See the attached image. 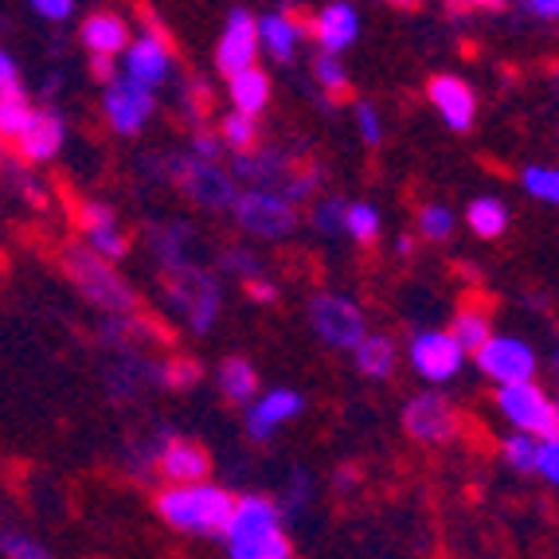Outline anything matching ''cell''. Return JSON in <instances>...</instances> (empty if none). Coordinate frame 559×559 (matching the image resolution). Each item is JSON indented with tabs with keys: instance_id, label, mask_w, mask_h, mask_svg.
Listing matches in <instances>:
<instances>
[{
	"instance_id": "1",
	"label": "cell",
	"mask_w": 559,
	"mask_h": 559,
	"mask_svg": "<svg viewBox=\"0 0 559 559\" xmlns=\"http://www.w3.org/2000/svg\"><path fill=\"white\" fill-rule=\"evenodd\" d=\"M141 177L165 180L204 215H227L239 197V180L224 160H200L192 153H150L138 165Z\"/></svg>"
},
{
	"instance_id": "2",
	"label": "cell",
	"mask_w": 559,
	"mask_h": 559,
	"mask_svg": "<svg viewBox=\"0 0 559 559\" xmlns=\"http://www.w3.org/2000/svg\"><path fill=\"white\" fill-rule=\"evenodd\" d=\"M235 509V493L219 481H188V485H160L153 493V513L180 536H200V540H219L227 516Z\"/></svg>"
},
{
	"instance_id": "3",
	"label": "cell",
	"mask_w": 559,
	"mask_h": 559,
	"mask_svg": "<svg viewBox=\"0 0 559 559\" xmlns=\"http://www.w3.org/2000/svg\"><path fill=\"white\" fill-rule=\"evenodd\" d=\"M59 262H63L71 286L79 289V298H83L98 318H130V313H141L138 289L118 271V262L98 259L83 242H67Z\"/></svg>"
},
{
	"instance_id": "4",
	"label": "cell",
	"mask_w": 559,
	"mask_h": 559,
	"mask_svg": "<svg viewBox=\"0 0 559 559\" xmlns=\"http://www.w3.org/2000/svg\"><path fill=\"white\" fill-rule=\"evenodd\" d=\"M160 309L192 336H207L224 313V282L204 262L177 274H160Z\"/></svg>"
},
{
	"instance_id": "5",
	"label": "cell",
	"mask_w": 559,
	"mask_h": 559,
	"mask_svg": "<svg viewBox=\"0 0 559 559\" xmlns=\"http://www.w3.org/2000/svg\"><path fill=\"white\" fill-rule=\"evenodd\" d=\"M227 215L254 242H286L301 227V207L289 204L274 188H239V197H235Z\"/></svg>"
},
{
	"instance_id": "6",
	"label": "cell",
	"mask_w": 559,
	"mask_h": 559,
	"mask_svg": "<svg viewBox=\"0 0 559 559\" xmlns=\"http://www.w3.org/2000/svg\"><path fill=\"white\" fill-rule=\"evenodd\" d=\"M493 407L504 423L532 439H559V400L540 380L501 383L493 388Z\"/></svg>"
},
{
	"instance_id": "7",
	"label": "cell",
	"mask_w": 559,
	"mask_h": 559,
	"mask_svg": "<svg viewBox=\"0 0 559 559\" xmlns=\"http://www.w3.org/2000/svg\"><path fill=\"white\" fill-rule=\"evenodd\" d=\"M309 329L333 353H353L368 336V313L360 301L341 294V289H318L309 298Z\"/></svg>"
},
{
	"instance_id": "8",
	"label": "cell",
	"mask_w": 559,
	"mask_h": 559,
	"mask_svg": "<svg viewBox=\"0 0 559 559\" xmlns=\"http://www.w3.org/2000/svg\"><path fill=\"white\" fill-rule=\"evenodd\" d=\"M145 251H150L153 266L160 274H177L185 266H200V251H204V231L185 215H168V219H153L141 231Z\"/></svg>"
},
{
	"instance_id": "9",
	"label": "cell",
	"mask_w": 559,
	"mask_h": 559,
	"mask_svg": "<svg viewBox=\"0 0 559 559\" xmlns=\"http://www.w3.org/2000/svg\"><path fill=\"white\" fill-rule=\"evenodd\" d=\"M403 430H407L411 442L419 447H450V442L462 435V411L439 392V388H427V392L411 395L403 403L400 415Z\"/></svg>"
},
{
	"instance_id": "10",
	"label": "cell",
	"mask_w": 559,
	"mask_h": 559,
	"mask_svg": "<svg viewBox=\"0 0 559 559\" xmlns=\"http://www.w3.org/2000/svg\"><path fill=\"white\" fill-rule=\"evenodd\" d=\"M118 75L157 94H160V86L173 83V75H177V51H173V44L165 39V32L160 28L133 32L130 47L118 56Z\"/></svg>"
},
{
	"instance_id": "11",
	"label": "cell",
	"mask_w": 559,
	"mask_h": 559,
	"mask_svg": "<svg viewBox=\"0 0 559 559\" xmlns=\"http://www.w3.org/2000/svg\"><path fill=\"white\" fill-rule=\"evenodd\" d=\"M466 360L469 356L462 353V345H457L447 329H419V333H411V341H407L411 372L419 376L423 383H430V388L454 383L457 376H462V368H466Z\"/></svg>"
},
{
	"instance_id": "12",
	"label": "cell",
	"mask_w": 559,
	"mask_h": 559,
	"mask_svg": "<svg viewBox=\"0 0 559 559\" xmlns=\"http://www.w3.org/2000/svg\"><path fill=\"white\" fill-rule=\"evenodd\" d=\"M474 364L485 380L493 383V388H501V383L536 380V372H540V353H536L532 341H524V336H516V333H493L474 353Z\"/></svg>"
},
{
	"instance_id": "13",
	"label": "cell",
	"mask_w": 559,
	"mask_h": 559,
	"mask_svg": "<svg viewBox=\"0 0 559 559\" xmlns=\"http://www.w3.org/2000/svg\"><path fill=\"white\" fill-rule=\"evenodd\" d=\"M103 118L118 138H138V133L150 130V121L157 118L160 98L157 91H145V86L130 83V79L114 75L110 83H103Z\"/></svg>"
},
{
	"instance_id": "14",
	"label": "cell",
	"mask_w": 559,
	"mask_h": 559,
	"mask_svg": "<svg viewBox=\"0 0 559 559\" xmlns=\"http://www.w3.org/2000/svg\"><path fill=\"white\" fill-rule=\"evenodd\" d=\"M301 415H306V395L298 388H271V392H259L242 407V430L254 447H271L274 435Z\"/></svg>"
},
{
	"instance_id": "15",
	"label": "cell",
	"mask_w": 559,
	"mask_h": 559,
	"mask_svg": "<svg viewBox=\"0 0 559 559\" xmlns=\"http://www.w3.org/2000/svg\"><path fill=\"white\" fill-rule=\"evenodd\" d=\"M79 235H83L79 242L91 247V251L106 262L130 259V251H133V235L121 224L118 207H110L106 200H86V204H79Z\"/></svg>"
},
{
	"instance_id": "16",
	"label": "cell",
	"mask_w": 559,
	"mask_h": 559,
	"mask_svg": "<svg viewBox=\"0 0 559 559\" xmlns=\"http://www.w3.org/2000/svg\"><path fill=\"white\" fill-rule=\"evenodd\" d=\"M67 138H71V130H67V114L51 103H39L36 118L28 121V130L20 133V141H16V157L32 168L51 165V160L63 157Z\"/></svg>"
},
{
	"instance_id": "17",
	"label": "cell",
	"mask_w": 559,
	"mask_h": 559,
	"mask_svg": "<svg viewBox=\"0 0 559 559\" xmlns=\"http://www.w3.org/2000/svg\"><path fill=\"white\" fill-rule=\"evenodd\" d=\"M153 477H160L165 485L207 481V477H212V454H207L197 439H185V435H160L157 457H153Z\"/></svg>"
},
{
	"instance_id": "18",
	"label": "cell",
	"mask_w": 559,
	"mask_h": 559,
	"mask_svg": "<svg viewBox=\"0 0 559 559\" xmlns=\"http://www.w3.org/2000/svg\"><path fill=\"white\" fill-rule=\"evenodd\" d=\"M254 63H259V24H254V12L231 9L224 16L219 39H215V71L227 79Z\"/></svg>"
},
{
	"instance_id": "19",
	"label": "cell",
	"mask_w": 559,
	"mask_h": 559,
	"mask_svg": "<svg viewBox=\"0 0 559 559\" xmlns=\"http://www.w3.org/2000/svg\"><path fill=\"white\" fill-rule=\"evenodd\" d=\"M306 28H309V39L318 44V51H325V56H345L348 47L360 39L364 20L353 0H329V4H321V9L306 20Z\"/></svg>"
},
{
	"instance_id": "20",
	"label": "cell",
	"mask_w": 559,
	"mask_h": 559,
	"mask_svg": "<svg viewBox=\"0 0 559 559\" xmlns=\"http://www.w3.org/2000/svg\"><path fill=\"white\" fill-rule=\"evenodd\" d=\"M427 103H430V110L442 118V126H447V130H454V133L474 130L477 91L462 75H450V71H442V75L430 79V83H427Z\"/></svg>"
},
{
	"instance_id": "21",
	"label": "cell",
	"mask_w": 559,
	"mask_h": 559,
	"mask_svg": "<svg viewBox=\"0 0 559 559\" xmlns=\"http://www.w3.org/2000/svg\"><path fill=\"white\" fill-rule=\"evenodd\" d=\"M103 383L114 403L138 400L150 388H165V360H153L150 353H118V360L106 368Z\"/></svg>"
},
{
	"instance_id": "22",
	"label": "cell",
	"mask_w": 559,
	"mask_h": 559,
	"mask_svg": "<svg viewBox=\"0 0 559 559\" xmlns=\"http://www.w3.org/2000/svg\"><path fill=\"white\" fill-rule=\"evenodd\" d=\"M133 39V24L114 9H94L79 20V44L91 59H118Z\"/></svg>"
},
{
	"instance_id": "23",
	"label": "cell",
	"mask_w": 559,
	"mask_h": 559,
	"mask_svg": "<svg viewBox=\"0 0 559 559\" xmlns=\"http://www.w3.org/2000/svg\"><path fill=\"white\" fill-rule=\"evenodd\" d=\"M254 24H259V56L274 59L282 67L294 63L301 56V44L309 39L306 20H298L294 12H262V16H254Z\"/></svg>"
},
{
	"instance_id": "24",
	"label": "cell",
	"mask_w": 559,
	"mask_h": 559,
	"mask_svg": "<svg viewBox=\"0 0 559 559\" xmlns=\"http://www.w3.org/2000/svg\"><path fill=\"white\" fill-rule=\"evenodd\" d=\"M227 168L239 180V188H274L278 192L289 180V173H294V160L278 145H259L251 153H231V165Z\"/></svg>"
},
{
	"instance_id": "25",
	"label": "cell",
	"mask_w": 559,
	"mask_h": 559,
	"mask_svg": "<svg viewBox=\"0 0 559 559\" xmlns=\"http://www.w3.org/2000/svg\"><path fill=\"white\" fill-rule=\"evenodd\" d=\"M227 103L231 110L251 114V118H262L274 103V79L266 67H242L235 75H227Z\"/></svg>"
},
{
	"instance_id": "26",
	"label": "cell",
	"mask_w": 559,
	"mask_h": 559,
	"mask_svg": "<svg viewBox=\"0 0 559 559\" xmlns=\"http://www.w3.org/2000/svg\"><path fill=\"white\" fill-rule=\"evenodd\" d=\"M160 329L153 325L145 313H130V318H98V341L114 353H145L157 345Z\"/></svg>"
},
{
	"instance_id": "27",
	"label": "cell",
	"mask_w": 559,
	"mask_h": 559,
	"mask_svg": "<svg viewBox=\"0 0 559 559\" xmlns=\"http://www.w3.org/2000/svg\"><path fill=\"white\" fill-rule=\"evenodd\" d=\"M400 360H403L400 341L388 333H372V329H368V336L353 348V368L364 380H392Z\"/></svg>"
},
{
	"instance_id": "28",
	"label": "cell",
	"mask_w": 559,
	"mask_h": 559,
	"mask_svg": "<svg viewBox=\"0 0 559 559\" xmlns=\"http://www.w3.org/2000/svg\"><path fill=\"white\" fill-rule=\"evenodd\" d=\"M215 392L224 395L231 407H247V403L262 392L254 360H247V356H227V360H219V368H215Z\"/></svg>"
},
{
	"instance_id": "29",
	"label": "cell",
	"mask_w": 559,
	"mask_h": 559,
	"mask_svg": "<svg viewBox=\"0 0 559 559\" xmlns=\"http://www.w3.org/2000/svg\"><path fill=\"white\" fill-rule=\"evenodd\" d=\"M36 106L39 103L24 91V83L0 91V145H16L20 133L28 130V121L36 118Z\"/></svg>"
},
{
	"instance_id": "30",
	"label": "cell",
	"mask_w": 559,
	"mask_h": 559,
	"mask_svg": "<svg viewBox=\"0 0 559 559\" xmlns=\"http://www.w3.org/2000/svg\"><path fill=\"white\" fill-rule=\"evenodd\" d=\"M462 219H466L474 239L493 242L509 231V204H504L501 197H474L466 204V215H462Z\"/></svg>"
},
{
	"instance_id": "31",
	"label": "cell",
	"mask_w": 559,
	"mask_h": 559,
	"mask_svg": "<svg viewBox=\"0 0 559 559\" xmlns=\"http://www.w3.org/2000/svg\"><path fill=\"white\" fill-rule=\"evenodd\" d=\"M313 497H318V481H313V474H309L306 466H294L286 477V485H282V497H278L282 521L286 524L306 521L309 509H313Z\"/></svg>"
},
{
	"instance_id": "32",
	"label": "cell",
	"mask_w": 559,
	"mask_h": 559,
	"mask_svg": "<svg viewBox=\"0 0 559 559\" xmlns=\"http://www.w3.org/2000/svg\"><path fill=\"white\" fill-rule=\"evenodd\" d=\"M227 559H294V540L289 532H262V536H242V540H224Z\"/></svg>"
},
{
	"instance_id": "33",
	"label": "cell",
	"mask_w": 559,
	"mask_h": 559,
	"mask_svg": "<svg viewBox=\"0 0 559 559\" xmlns=\"http://www.w3.org/2000/svg\"><path fill=\"white\" fill-rule=\"evenodd\" d=\"M447 333L454 336L457 345H462V353L474 356L477 348H481L485 341L493 336V321H489V313H485V309H477V306H462V309H457V313H454V318H450Z\"/></svg>"
},
{
	"instance_id": "34",
	"label": "cell",
	"mask_w": 559,
	"mask_h": 559,
	"mask_svg": "<svg viewBox=\"0 0 559 559\" xmlns=\"http://www.w3.org/2000/svg\"><path fill=\"white\" fill-rule=\"evenodd\" d=\"M345 219H348V197L341 192H325L309 204V227L321 239H345Z\"/></svg>"
},
{
	"instance_id": "35",
	"label": "cell",
	"mask_w": 559,
	"mask_h": 559,
	"mask_svg": "<svg viewBox=\"0 0 559 559\" xmlns=\"http://www.w3.org/2000/svg\"><path fill=\"white\" fill-rule=\"evenodd\" d=\"M215 130H219V138H224L227 153H251L262 145V126H259V118H251V114L227 110L224 121H219Z\"/></svg>"
},
{
	"instance_id": "36",
	"label": "cell",
	"mask_w": 559,
	"mask_h": 559,
	"mask_svg": "<svg viewBox=\"0 0 559 559\" xmlns=\"http://www.w3.org/2000/svg\"><path fill=\"white\" fill-rule=\"evenodd\" d=\"M309 75H313V86L329 98H345V91H353V75H348V63L341 56H318L309 59Z\"/></svg>"
},
{
	"instance_id": "37",
	"label": "cell",
	"mask_w": 559,
	"mask_h": 559,
	"mask_svg": "<svg viewBox=\"0 0 559 559\" xmlns=\"http://www.w3.org/2000/svg\"><path fill=\"white\" fill-rule=\"evenodd\" d=\"M0 559H56V551L47 548L36 532L0 521Z\"/></svg>"
},
{
	"instance_id": "38",
	"label": "cell",
	"mask_w": 559,
	"mask_h": 559,
	"mask_svg": "<svg viewBox=\"0 0 559 559\" xmlns=\"http://www.w3.org/2000/svg\"><path fill=\"white\" fill-rule=\"evenodd\" d=\"M383 235V212L368 200H348V219H345V239L356 247H372Z\"/></svg>"
},
{
	"instance_id": "39",
	"label": "cell",
	"mask_w": 559,
	"mask_h": 559,
	"mask_svg": "<svg viewBox=\"0 0 559 559\" xmlns=\"http://www.w3.org/2000/svg\"><path fill=\"white\" fill-rule=\"evenodd\" d=\"M415 231H419V239L427 242H450L457 231V215L454 207L439 204V200H430V204H419V212H415Z\"/></svg>"
},
{
	"instance_id": "40",
	"label": "cell",
	"mask_w": 559,
	"mask_h": 559,
	"mask_svg": "<svg viewBox=\"0 0 559 559\" xmlns=\"http://www.w3.org/2000/svg\"><path fill=\"white\" fill-rule=\"evenodd\" d=\"M215 274H227V278H235V282H251V278H259V274H266V266H262V259L254 254V247L231 242V247H224L219 259H215Z\"/></svg>"
},
{
	"instance_id": "41",
	"label": "cell",
	"mask_w": 559,
	"mask_h": 559,
	"mask_svg": "<svg viewBox=\"0 0 559 559\" xmlns=\"http://www.w3.org/2000/svg\"><path fill=\"white\" fill-rule=\"evenodd\" d=\"M521 188L536 204L559 207V165H524Z\"/></svg>"
},
{
	"instance_id": "42",
	"label": "cell",
	"mask_w": 559,
	"mask_h": 559,
	"mask_svg": "<svg viewBox=\"0 0 559 559\" xmlns=\"http://www.w3.org/2000/svg\"><path fill=\"white\" fill-rule=\"evenodd\" d=\"M536 450H540V439H532V435H521V430H513V435H504L501 439V462L513 474H536Z\"/></svg>"
},
{
	"instance_id": "43",
	"label": "cell",
	"mask_w": 559,
	"mask_h": 559,
	"mask_svg": "<svg viewBox=\"0 0 559 559\" xmlns=\"http://www.w3.org/2000/svg\"><path fill=\"white\" fill-rule=\"evenodd\" d=\"M329 180V173L321 165H306V168H294V173H289V180L286 185L278 188L282 197L289 200V204H313V200H318V188L325 185Z\"/></svg>"
},
{
	"instance_id": "44",
	"label": "cell",
	"mask_w": 559,
	"mask_h": 559,
	"mask_svg": "<svg viewBox=\"0 0 559 559\" xmlns=\"http://www.w3.org/2000/svg\"><path fill=\"white\" fill-rule=\"evenodd\" d=\"M353 126H356V138L368 145V150H380L383 145V114L376 103H368V98H360V103L353 106Z\"/></svg>"
},
{
	"instance_id": "45",
	"label": "cell",
	"mask_w": 559,
	"mask_h": 559,
	"mask_svg": "<svg viewBox=\"0 0 559 559\" xmlns=\"http://www.w3.org/2000/svg\"><path fill=\"white\" fill-rule=\"evenodd\" d=\"M188 153L200 160H219L227 150H224V138H219L215 126H192V133H188Z\"/></svg>"
},
{
	"instance_id": "46",
	"label": "cell",
	"mask_w": 559,
	"mask_h": 559,
	"mask_svg": "<svg viewBox=\"0 0 559 559\" xmlns=\"http://www.w3.org/2000/svg\"><path fill=\"white\" fill-rule=\"evenodd\" d=\"M204 103H207V94H204V83L200 79H192V83H185L180 86V94H177V106H180V114H185V121H192V126H204Z\"/></svg>"
},
{
	"instance_id": "47",
	"label": "cell",
	"mask_w": 559,
	"mask_h": 559,
	"mask_svg": "<svg viewBox=\"0 0 559 559\" xmlns=\"http://www.w3.org/2000/svg\"><path fill=\"white\" fill-rule=\"evenodd\" d=\"M200 383V364L197 360H165V388L173 392H188Z\"/></svg>"
},
{
	"instance_id": "48",
	"label": "cell",
	"mask_w": 559,
	"mask_h": 559,
	"mask_svg": "<svg viewBox=\"0 0 559 559\" xmlns=\"http://www.w3.org/2000/svg\"><path fill=\"white\" fill-rule=\"evenodd\" d=\"M28 9L36 12L44 24H67L79 12V0H28Z\"/></svg>"
},
{
	"instance_id": "49",
	"label": "cell",
	"mask_w": 559,
	"mask_h": 559,
	"mask_svg": "<svg viewBox=\"0 0 559 559\" xmlns=\"http://www.w3.org/2000/svg\"><path fill=\"white\" fill-rule=\"evenodd\" d=\"M536 477L559 489V439H540V450H536Z\"/></svg>"
},
{
	"instance_id": "50",
	"label": "cell",
	"mask_w": 559,
	"mask_h": 559,
	"mask_svg": "<svg viewBox=\"0 0 559 559\" xmlns=\"http://www.w3.org/2000/svg\"><path fill=\"white\" fill-rule=\"evenodd\" d=\"M242 294H247L254 306H274V301H278V282H271L266 274H259V278L242 282Z\"/></svg>"
},
{
	"instance_id": "51",
	"label": "cell",
	"mask_w": 559,
	"mask_h": 559,
	"mask_svg": "<svg viewBox=\"0 0 559 559\" xmlns=\"http://www.w3.org/2000/svg\"><path fill=\"white\" fill-rule=\"evenodd\" d=\"M521 12L540 24H559V0H521Z\"/></svg>"
},
{
	"instance_id": "52",
	"label": "cell",
	"mask_w": 559,
	"mask_h": 559,
	"mask_svg": "<svg viewBox=\"0 0 559 559\" xmlns=\"http://www.w3.org/2000/svg\"><path fill=\"white\" fill-rule=\"evenodd\" d=\"M447 9L454 16H477V12H501L504 0H447Z\"/></svg>"
},
{
	"instance_id": "53",
	"label": "cell",
	"mask_w": 559,
	"mask_h": 559,
	"mask_svg": "<svg viewBox=\"0 0 559 559\" xmlns=\"http://www.w3.org/2000/svg\"><path fill=\"white\" fill-rule=\"evenodd\" d=\"M20 83V63L16 56H12L9 47H0V91L4 86H16Z\"/></svg>"
},
{
	"instance_id": "54",
	"label": "cell",
	"mask_w": 559,
	"mask_h": 559,
	"mask_svg": "<svg viewBox=\"0 0 559 559\" xmlns=\"http://www.w3.org/2000/svg\"><path fill=\"white\" fill-rule=\"evenodd\" d=\"M356 485H360V474H356V466H336V474H333V493L336 497L353 493Z\"/></svg>"
},
{
	"instance_id": "55",
	"label": "cell",
	"mask_w": 559,
	"mask_h": 559,
	"mask_svg": "<svg viewBox=\"0 0 559 559\" xmlns=\"http://www.w3.org/2000/svg\"><path fill=\"white\" fill-rule=\"evenodd\" d=\"M91 75L98 79V83H110V79L118 75V59H91Z\"/></svg>"
},
{
	"instance_id": "56",
	"label": "cell",
	"mask_w": 559,
	"mask_h": 559,
	"mask_svg": "<svg viewBox=\"0 0 559 559\" xmlns=\"http://www.w3.org/2000/svg\"><path fill=\"white\" fill-rule=\"evenodd\" d=\"M395 254H400V259H411V254H415V239H411V235H395Z\"/></svg>"
},
{
	"instance_id": "57",
	"label": "cell",
	"mask_w": 559,
	"mask_h": 559,
	"mask_svg": "<svg viewBox=\"0 0 559 559\" xmlns=\"http://www.w3.org/2000/svg\"><path fill=\"white\" fill-rule=\"evenodd\" d=\"M395 9H415V4H419V0H392Z\"/></svg>"
},
{
	"instance_id": "58",
	"label": "cell",
	"mask_w": 559,
	"mask_h": 559,
	"mask_svg": "<svg viewBox=\"0 0 559 559\" xmlns=\"http://www.w3.org/2000/svg\"><path fill=\"white\" fill-rule=\"evenodd\" d=\"M551 368H559V345L551 348Z\"/></svg>"
},
{
	"instance_id": "59",
	"label": "cell",
	"mask_w": 559,
	"mask_h": 559,
	"mask_svg": "<svg viewBox=\"0 0 559 559\" xmlns=\"http://www.w3.org/2000/svg\"><path fill=\"white\" fill-rule=\"evenodd\" d=\"M556 383H559V368H556Z\"/></svg>"
}]
</instances>
